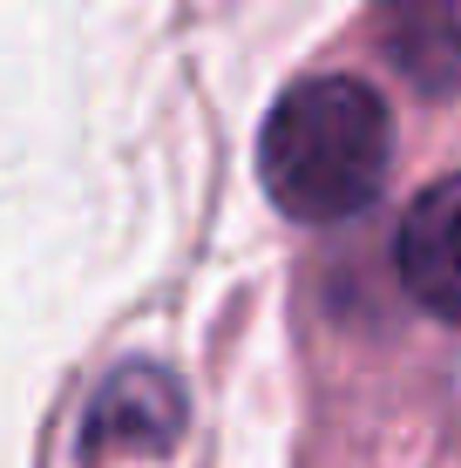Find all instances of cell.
I'll list each match as a JSON object with an SVG mask.
<instances>
[{"instance_id": "6da1fadb", "label": "cell", "mask_w": 461, "mask_h": 468, "mask_svg": "<svg viewBox=\"0 0 461 468\" xmlns=\"http://www.w3.org/2000/svg\"><path fill=\"white\" fill-rule=\"evenodd\" d=\"M387 156H393L387 102L353 75H320V82L278 95L258 143V176L285 218L340 224L380 197Z\"/></svg>"}, {"instance_id": "7a4b0ae2", "label": "cell", "mask_w": 461, "mask_h": 468, "mask_svg": "<svg viewBox=\"0 0 461 468\" xmlns=\"http://www.w3.org/2000/svg\"><path fill=\"white\" fill-rule=\"evenodd\" d=\"M393 265H401V285L421 313L461 326V176H441L407 204Z\"/></svg>"}, {"instance_id": "3957f363", "label": "cell", "mask_w": 461, "mask_h": 468, "mask_svg": "<svg viewBox=\"0 0 461 468\" xmlns=\"http://www.w3.org/2000/svg\"><path fill=\"white\" fill-rule=\"evenodd\" d=\"M183 434V387L163 367H116L102 380L82 428V455L109 462V455H163Z\"/></svg>"}, {"instance_id": "277c9868", "label": "cell", "mask_w": 461, "mask_h": 468, "mask_svg": "<svg viewBox=\"0 0 461 468\" xmlns=\"http://www.w3.org/2000/svg\"><path fill=\"white\" fill-rule=\"evenodd\" d=\"M393 69L427 95H461V0H387L380 7Z\"/></svg>"}]
</instances>
